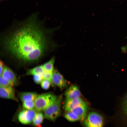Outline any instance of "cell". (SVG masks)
Returning a JSON list of instances; mask_svg holds the SVG:
<instances>
[{
    "mask_svg": "<svg viewBox=\"0 0 127 127\" xmlns=\"http://www.w3.org/2000/svg\"><path fill=\"white\" fill-rule=\"evenodd\" d=\"M45 21L40 19L38 13L13 21L0 35L1 59L19 67L37 64L43 60L57 46L51 36L57 28L46 27Z\"/></svg>",
    "mask_w": 127,
    "mask_h": 127,
    "instance_id": "cell-1",
    "label": "cell"
},
{
    "mask_svg": "<svg viewBox=\"0 0 127 127\" xmlns=\"http://www.w3.org/2000/svg\"><path fill=\"white\" fill-rule=\"evenodd\" d=\"M57 98L50 93L38 95L34 101L35 110L38 112L44 111L54 102Z\"/></svg>",
    "mask_w": 127,
    "mask_h": 127,
    "instance_id": "cell-2",
    "label": "cell"
},
{
    "mask_svg": "<svg viewBox=\"0 0 127 127\" xmlns=\"http://www.w3.org/2000/svg\"><path fill=\"white\" fill-rule=\"evenodd\" d=\"M62 96L58 97L56 100L44 111L45 118L51 121H54L59 116Z\"/></svg>",
    "mask_w": 127,
    "mask_h": 127,
    "instance_id": "cell-3",
    "label": "cell"
},
{
    "mask_svg": "<svg viewBox=\"0 0 127 127\" xmlns=\"http://www.w3.org/2000/svg\"><path fill=\"white\" fill-rule=\"evenodd\" d=\"M83 122L85 127H103V126L102 117L95 112H90Z\"/></svg>",
    "mask_w": 127,
    "mask_h": 127,
    "instance_id": "cell-4",
    "label": "cell"
},
{
    "mask_svg": "<svg viewBox=\"0 0 127 127\" xmlns=\"http://www.w3.org/2000/svg\"><path fill=\"white\" fill-rule=\"evenodd\" d=\"M35 110L24 109L19 112L18 115L19 122L24 124L31 123L33 120L36 112Z\"/></svg>",
    "mask_w": 127,
    "mask_h": 127,
    "instance_id": "cell-5",
    "label": "cell"
},
{
    "mask_svg": "<svg viewBox=\"0 0 127 127\" xmlns=\"http://www.w3.org/2000/svg\"><path fill=\"white\" fill-rule=\"evenodd\" d=\"M1 76L12 87L17 85L18 81L15 73L10 68L5 64Z\"/></svg>",
    "mask_w": 127,
    "mask_h": 127,
    "instance_id": "cell-6",
    "label": "cell"
},
{
    "mask_svg": "<svg viewBox=\"0 0 127 127\" xmlns=\"http://www.w3.org/2000/svg\"><path fill=\"white\" fill-rule=\"evenodd\" d=\"M13 87L0 86V97L2 98L11 99L18 102V99L15 95V90Z\"/></svg>",
    "mask_w": 127,
    "mask_h": 127,
    "instance_id": "cell-7",
    "label": "cell"
},
{
    "mask_svg": "<svg viewBox=\"0 0 127 127\" xmlns=\"http://www.w3.org/2000/svg\"><path fill=\"white\" fill-rule=\"evenodd\" d=\"M52 80L54 85L61 89L66 87L67 85V81L56 69H54L52 72Z\"/></svg>",
    "mask_w": 127,
    "mask_h": 127,
    "instance_id": "cell-8",
    "label": "cell"
},
{
    "mask_svg": "<svg viewBox=\"0 0 127 127\" xmlns=\"http://www.w3.org/2000/svg\"><path fill=\"white\" fill-rule=\"evenodd\" d=\"M84 103L80 97L71 99H66L64 105V107L66 111H71L74 108Z\"/></svg>",
    "mask_w": 127,
    "mask_h": 127,
    "instance_id": "cell-9",
    "label": "cell"
},
{
    "mask_svg": "<svg viewBox=\"0 0 127 127\" xmlns=\"http://www.w3.org/2000/svg\"><path fill=\"white\" fill-rule=\"evenodd\" d=\"M87 107L85 103L76 107L71 111L76 115L79 121L83 122L86 117Z\"/></svg>",
    "mask_w": 127,
    "mask_h": 127,
    "instance_id": "cell-10",
    "label": "cell"
},
{
    "mask_svg": "<svg viewBox=\"0 0 127 127\" xmlns=\"http://www.w3.org/2000/svg\"><path fill=\"white\" fill-rule=\"evenodd\" d=\"M65 95L66 99H71L80 97L81 93L78 87L76 85H73L66 90Z\"/></svg>",
    "mask_w": 127,
    "mask_h": 127,
    "instance_id": "cell-11",
    "label": "cell"
},
{
    "mask_svg": "<svg viewBox=\"0 0 127 127\" xmlns=\"http://www.w3.org/2000/svg\"><path fill=\"white\" fill-rule=\"evenodd\" d=\"M38 95L33 92H23L19 93L18 96L22 102L28 101H34Z\"/></svg>",
    "mask_w": 127,
    "mask_h": 127,
    "instance_id": "cell-12",
    "label": "cell"
},
{
    "mask_svg": "<svg viewBox=\"0 0 127 127\" xmlns=\"http://www.w3.org/2000/svg\"><path fill=\"white\" fill-rule=\"evenodd\" d=\"M45 70L43 64L36 66L28 69L25 74L26 75H32L43 74Z\"/></svg>",
    "mask_w": 127,
    "mask_h": 127,
    "instance_id": "cell-13",
    "label": "cell"
},
{
    "mask_svg": "<svg viewBox=\"0 0 127 127\" xmlns=\"http://www.w3.org/2000/svg\"><path fill=\"white\" fill-rule=\"evenodd\" d=\"M44 118V115L41 111L36 113L33 120V125L35 127H41Z\"/></svg>",
    "mask_w": 127,
    "mask_h": 127,
    "instance_id": "cell-14",
    "label": "cell"
},
{
    "mask_svg": "<svg viewBox=\"0 0 127 127\" xmlns=\"http://www.w3.org/2000/svg\"><path fill=\"white\" fill-rule=\"evenodd\" d=\"M55 61V58L54 56H52L49 60L42 64L45 71L53 72L54 69V66Z\"/></svg>",
    "mask_w": 127,
    "mask_h": 127,
    "instance_id": "cell-15",
    "label": "cell"
},
{
    "mask_svg": "<svg viewBox=\"0 0 127 127\" xmlns=\"http://www.w3.org/2000/svg\"><path fill=\"white\" fill-rule=\"evenodd\" d=\"M64 117L66 119L70 122H74L79 121L78 117L71 111H66Z\"/></svg>",
    "mask_w": 127,
    "mask_h": 127,
    "instance_id": "cell-16",
    "label": "cell"
},
{
    "mask_svg": "<svg viewBox=\"0 0 127 127\" xmlns=\"http://www.w3.org/2000/svg\"><path fill=\"white\" fill-rule=\"evenodd\" d=\"M22 102V106L24 109L33 110L35 109L34 101H24Z\"/></svg>",
    "mask_w": 127,
    "mask_h": 127,
    "instance_id": "cell-17",
    "label": "cell"
},
{
    "mask_svg": "<svg viewBox=\"0 0 127 127\" xmlns=\"http://www.w3.org/2000/svg\"><path fill=\"white\" fill-rule=\"evenodd\" d=\"M52 72L45 71L44 72L43 74V76L44 79H46L49 81L51 83V85L52 86L54 87L55 85L53 83L52 80Z\"/></svg>",
    "mask_w": 127,
    "mask_h": 127,
    "instance_id": "cell-18",
    "label": "cell"
},
{
    "mask_svg": "<svg viewBox=\"0 0 127 127\" xmlns=\"http://www.w3.org/2000/svg\"><path fill=\"white\" fill-rule=\"evenodd\" d=\"M40 84L42 88L45 90L48 89L50 88L51 85L50 82L45 79H44Z\"/></svg>",
    "mask_w": 127,
    "mask_h": 127,
    "instance_id": "cell-19",
    "label": "cell"
},
{
    "mask_svg": "<svg viewBox=\"0 0 127 127\" xmlns=\"http://www.w3.org/2000/svg\"><path fill=\"white\" fill-rule=\"evenodd\" d=\"M44 79L43 74L33 75V81L36 84H40Z\"/></svg>",
    "mask_w": 127,
    "mask_h": 127,
    "instance_id": "cell-20",
    "label": "cell"
},
{
    "mask_svg": "<svg viewBox=\"0 0 127 127\" xmlns=\"http://www.w3.org/2000/svg\"><path fill=\"white\" fill-rule=\"evenodd\" d=\"M0 86L4 87L12 86L9 82L1 75H0Z\"/></svg>",
    "mask_w": 127,
    "mask_h": 127,
    "instance_id": "cell-21",
    "label": "cell"
},
{
    "mask_svg": "<svg viewBox=\"0 0 127 127\" xmlns=\"http://www.w3.org/2000/svg\"><path fill=\"white\" fill-rule=\"evenodd\" d=\"M5 64L4 62L2 60H0V75H1Z\"/></svg>",
    "mask_w": 127,
    "mask_h": 127,
    "instance_id": "cell-22",
    "label": "cell"
},
{
    "mask_svg": "<svg viewBox=\"0 0 127 127\" xmlns=\"http://www.w3.org/2000/svg\"><path fill=\"white\" fill-rule=\"evenodd\" d=\"M123 107L124 112L127 115V95L124 101Z\"/></svg>",
    "mask_w": 127,
    "mask_h": 127,
    "instance_id": "cell-23",
    "label": "cell"
}]
</instances>
